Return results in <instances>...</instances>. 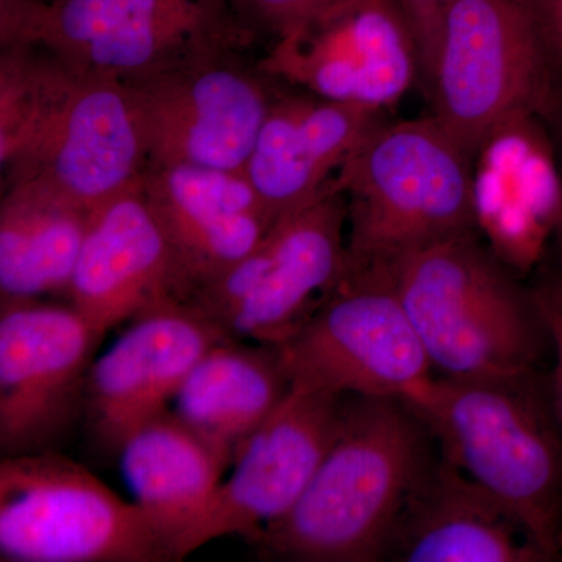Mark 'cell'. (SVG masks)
<instances>
[{
	"mask_svg": "<svg viewBox=\"0 0 562 562\" xmlns=\"http://www.w3.org/2000/svg\"><path fill=\"white\" fill-rule=\"evenodd\" d=\"M3 188L98 211L143 179L147 150L127 85L35 44L0 55Z\"/></svg>",
	"mask_w": 562,
	"mask_h": 562,
	"instance_id": "1",
	"label": "cell"
},
{
	"mask_svg": "<svg viewBox=\"0 0 562 562\" xmlns=\"http://www.w3.org/2000/svg\"><path fill=\"white\" fill-rule=\"evenodd\" d=\"M425 431L398 398L350 395L341 435L302 497L250 543L276 560L384 561L398 514L431 461Z\"/></svg>",
	"mask_w": 562,
	"mask_h": 562,
	"instance_id": "2",
	"label": "cell"
},
{
	"mask_svg": "<svg viewBox=\"0 0 562 562\" xmlns=\"http://www.w3.org/2000/svg\"><path fill=\"white\" fill-rule=\"evenodd\" d=\"M442 457L522 522L549 561L562 557V436L549 384L519 376L428 380L403 401Z\"/></svg>",
	"mask_w": 562,
	"mask_h": 562,
	"instance_id": "3",
	"label": "cell"
},
{
	"mask_svg": "<svg viewBox=\"0 0 562 562\" xmlns=\"http://www.w3.org/2000/svg\"><path fill=\"white\" fill-rule=\"evenodd\" d=\"M432 368L446 376L487 379L536 372L546 327L531 291L483 243L454 236L382 265Z\"/></svg>",
	"mask_w": 562,
	"mask_h": 562,
	"instance_id": "4",
	"label": "cell"
},
{
	"mask_svg": "<svg viewBox=\"0 0 562 562\" xmlns=\"http://www.w3.org/2000/svg\"><path fill=\"white\" fill-rule=\"evenodd\" d=\"M347 199L346 268L391 265L479 233L472 158L435 117L380 121L335 177Z\"/></svg>",
	"mask_w": 562,
	"mask_h": 562,
	"instance_id": "5",
	"label": "cell"
},
{
	"mask_svg": "<svg viewBox=\"0 0 562 562\" xmlns=\"http://www.w3.org/2000/svg\"><path fill=\"white\" fill-rule=\"evenodd\" d=\"M431 116L475 155L516 111L552 120L562 88L520 0H450L427 87Z\"/></svg>",
	"mask_w": 562,
	"mask_h": 562,
	"instance_id": "6",
	"label": "cell"
},
{
	"mask_svg": "<svg viewBox=\"0 0 562 562\" xmlns=\"http://www.w3.org/2000/svg\"><path fill=\"white\" fill-rule=\"evenodd\" d=\"M0 561L172 562L138 505L57 452L2 457Z\"/></svg>",
	"mask_w": 562,
	"mask_h": 562,
	"instance_id": "7",
	"label": "cell"
},
{
	"mask_svg": "<svg viewBox=\"0 0 562 562\" xmlns=\"http://www.w3.org/2000/svg\"><path fill=\"white\" fill-rule=\"evenodd\" d=\"M346 262L347 199L333 180L273 222L246 258L195 291L188 305L227 339L279 346L330 297Z\"/></svg>",
	"mask_w": 562,
	"mask_h": 562,
	"instance_id": "8",
	"label": "cell"
},
{
	"mask_svg": "<svg viewBox=\"0 0 562 562\" xmlns=\"http://www.w3.org/2000/svg\"><path fill=\"white\" fill-rule=\"evenodd\" d=\"M255 40L233 0H47L31 44L128 83Z\"/></svg>",
	"mask_w": 562,
	"mask_h": 562,
	"instance_id": "9",
	"label": "cell"
},
{
	"mask_svg": "<svg viewBox=\"0 0 562 562\" xmlns=\"http://www.w3.org/2000/svg\"><path fill=\"white\" fill-rule=\"evenodd\" d=\"M279 349L291 384L335 394L405 401L432 379L430 357L384 266L346 269Z\"/></svg>",
	"mask_w": 562,
	"mask_h": 562,
	"instance_id": "10",
	"label": "cell"
},
{
	"mask_svg": "<svg viewBox=\"0 0 562 562\" xmlns=\"http://www.w3.org/2000/svg\"><path fill=\"white\" fill-rule=\"evenodd\" d=\"M241 52L128 81L147 165L244 171L277 80Z\"/></svg>",
	"mask_w": 562,
	"mask_h": 562,
	"instance_id": "11",
	"label": "cell"
},
{
	"mask_svg": "<svg viewBox=\"0 0 562 562\" xmlns=\"http://www.w3.org/2000/svg\"><path fill=\"white\" fill-rule=\"evenodd\" d=\"M99 336L72 306L0 303V453L57 452L83 417Z\"/></svg>",
	"mask_w": 562,
	"mask_h": 562,
	"instance_id": "12",
	"label": "cell"
},
{
	"mask_svg": "<svg viewBox=\"0 0 562 562\" xmlns=\"http://www.w3.org/2000/svg\"><path fill=\"white\" fill-rule=\"evenodd\" d=\"M350 395L292 384L284 401L244 443L235 472L198 522L181 536V561L217 538H257L302 497L341 435Z\"/></svg>",
	"mask_w": 562,
	"mask_h": 562,
	"instance_id": "13",
	"label": "cell"
},
{
	"mask_svg": "<svg viewBox=\"0 0 562 562\" xmlns=\"http://www.w3.org/2000/svg\"><path fill=\"white\" fill-rule=\"evenodd\" d=\"M258 68L288 87L375 113L420 81V58L397 0H360L272 41Z\"/></svg>",
	"mask_w": 562,
	"mask_h": 562,
	"instance_id": "14",
	"label": "cell"
},
{
	"mask_svg": "<svg viewBox=\"0 0 562 562\" xmlns=\"http://www.w3.org/2000/svg\"><path fill=\"white\" fill-rule=\"evenodd\" d=\"M225 338L188 303H169L132 327L92 362L85 413L92 441L106 457L121 454L140 428L171 412L192 368Z\"/></svg>",
	"mask_w": 562,
	"mask_h": 562,
	"instance_id": "15",
	"label": "cell"
},
{
	"mask_svg": "<svg viewBox=\"0 0 562 562\" xmlns=\"http://www.w3.org/2000/svg\"><path fill=\"white\" fill-rule=\"evenodd\" d=\"M476 231L512 272H530L562 233V171L549 122L516 111L472 157Z\"/></svg>",
	"mask_w": 562,
	"mask_h": 562,
	"instance_id": "16",
	"label": "cell"
},
{
	"mask_svg": "<svg viewBox=\"0 0 562 562\" xmlns=\"http://www.w3.org/2000/svg\"><path fill=\"white\" fill-rule=\"evenodd\" d=\"M140 190L172 251L184 303L246 258L276 222L244 171L147 165Z\"/></svg>",
	"mask_w": 562,
	"mask_h": 562,
	"instance_id": "17",
	"label": "cell"
},
{
	"mask_svg": "<svg viewBox=\"0 0 562 562\" xmlns=\"http://www.w3.org/2000/svg\"><path fill=\"white\" fill-rule=\"evenodd\" d=\"M66 295L99 339L122 322L184 303L172 251L140 181L95 211Z\"/></svg>",
	"mask_w": 562,
	"mask_h": 562,
	"instance_id": "18",
	"label": "cell"
},
{
	"mask_svg": "<svg viewBox=\"0 0 562 562\" xmlns=\"http://www.w3.org/2000/svg\"><path fill=\"white\" fill-rule=\"evenodd\" d=\"M382 120L383 113L327 101L277 80L244 168L272 220L317 198Z\"/></svg>",
	"mask_w": 562,
	"mask_h": 562,
	"instance_id": "19",
	"label": "cell"
},
{
	"mask_svg": "<svg viewBox=\"0 0 562 562\" xmlns=\"http://www.w3.org/2000/svg\"><path fill=\"white\" fill-rule=\"evenodd\" d=\"M384 560L543 562L522 522L452 462L430 461L398 514Z\"/></svg>",
	"mask_w": 562,
	"mask_h": 562,
	"instance_id": "20",
	"label": "cell"
},
{
	"mask_svg": "<svg viewBox=\"0 0 562 562\" xmlns=\"http://www.w3.org/2000/svg\"><path fill=\"white\" fill-rule=\"evenodd\" d=\"M291 386L279 346L222 339L192 368L173 413L228 465Z\"/></svg>",
	"mask_w": 562,
	"mask_h": 562,
	"instance_id": "21",
	"label": "cell"
},
{
	"mask_svg": "<svg viewBox=\"0 0 562 562\" xmlns=\"http://www.w3.org/2000/svg\"><path fill=\"white\" fill-rule=\"evenodd\" d=\"M136 503L171 550L216 495L224 460L168 412L140 428L120 454Z\"/></svg>",
	"mask_w": 562,
	"mask_h": 562,
	"instance_id": "22",
	"label": "cell"
},
{
	"mask_svg": "<svg viewBox=\"0 0 562 562\" xmlns=\"http://www.w3.org/2000/svg\"><path fill=\"white\" fill-rule=\"evenodd\" d=\"M94 213L40 188H3L0 303L66 294Z\"/></svg>",
	"mask_w": 562,
	"mask_h": 562,
	"instance_id": "23",
	"label": "cell"
},
{
	"mask_svg": "<svg viewBox=\"0 0 562 562\" xmlns=\"http://www.w3.org/2000/svg\"><path fill=\"white\" fill-rule=\"evenodd\" d=\"M360 0H233L236 14L255 35L272 40L299 31Z\"/></svg>",
	"mask_w": 562,
	"mask_h": 562,
	"instance_id": "24",
	"label": "cell"
},
{
	"mask_svg": "<svg viewBox=\"0 0 562 562\" xmlns=\"http://www.w3.org/2000/svg\"><path fill=\"white\" fill-rule=\"evenodd\" d=\"M530 291L536 308L541 314L549 344L553 347L554 366L549 392L562 436V269L542 273Z\"/></svg>",
	"mask_w": 562,
	"mask_h": 562,
	"instance_id": "25",
	"label": "cell"
},
{
	"mask_svg": "<svg viewBox=\"0 0 562 562\" xmlns=\"http://www.w3.org/2000/svg\"><path fill=\"white\" fill-rule=\"evenodd\" d=\"M450 0H397L412 27L420 58V85L427 87L438 47L443 13Z\"/></svg>",
	"mask_w": 562,
	"mask_h": 562,
	"instance_id": "26",
	"label": "cell"
},
{
	"mask_svg": "<svg viewBox=\"0 0 562 562\" xmlns=\"http://www.w3.org/2000/svg\"><path fill=\"white\" fill-rule=\"evenodd\" d=\"M562 88V0H520Z\"/></svg>",
	"mask_w": 562,
	"mask_h": 562,
	"instance_id": "27",
	"label": "cell"
},
{
	"mask_svg": "<svg viewBox=\"0 0 562 562\" xmlns=\"http://www.w3.org/2000/svg\"><path fill=\"white\" fill-rule=\"evenodd\" d=\"M47 0H0V46L31 44Z\"/></svg>",
	"mask_w": 562,
	"mask_h": 562,
	"instance_id": "28",
	"label": "cell"
},
{
	"mask_svg": "<svg viewBox=\"0 0 562 562\" xmlns=\"http://www.w3.org/2000/svg\"><path fill=\"white\" fill-rule=\"evenodd\" d=\"M550 132H552L554 146H557L558 158H560L562 171V103L557 113L553 114L552 120L549 121Z\"/></svg>",
	"mask_w": 562,
	"mask_h": 562,
	"instance_id": "29",
	"label": "cell"
},
{
	"mask_svg": "<svg viewBox=\"0 0 562 562\" xmlns=\"http://www.w3.org/2000/svg\"><path fill=\"white\" fill-rule=\"evenodd\" d=\"M558 244H560L561 249H562V233H561L560 239H558Z\"/></svg>",
	"mask_w": 562,
	"mask_h": 562,
	"instance_id": "30",
	"label": "cell"
}]
</instances>
